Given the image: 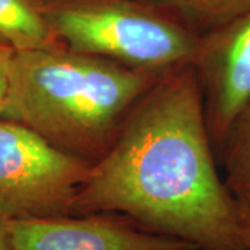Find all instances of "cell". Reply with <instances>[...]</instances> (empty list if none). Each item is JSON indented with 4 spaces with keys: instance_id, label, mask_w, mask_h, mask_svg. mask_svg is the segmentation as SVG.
<instances>
[{
    "instance_id": "3957f363",
    "label": "cell",
    "mask_w": 250,
    "mask_h": 250,
    "mask_svg": "<svg viewBox=\"0 0 250 250\" xmlns=\"http://www.w3.org/2000/svg\"><path fill=\"white\" fill-rule=\"evenodd\" d=\"M67 49L161 77L190 64L200 35L145 1L53 0L38 4Z\"/></svg>"
},
{
    "instance_id": "277c9868",
    "label": "cell",
    "mask_w": 250,
    "mask_h": 250,
    "mask_svg": "<svg viewBox=\"0 0 250 250\" xmlns=\"http://www.w3.org/2000/svg\"><path fill=\"white\" fill-rule=\"evenodd\" d=\"M90 167L27 126L0 118V217L14 221L71 215Z\"/></svg>"
},
{
    "instance_id": "7a4b0ae2",
    "label": "cell",
    "mask_w": 250,
    "mask_h": 250,
    "mask_svg": "<svg viewBox=\"0 0 250 250\" xmlns=\"http://www.w3.org/2000/svg\"><path fill=\"white\" fill-rule=\"evenodd\" d=\"M159 78L62 45L14 52L0 118L92 166Z\"/></svg>"
},
{
    "instance_id": "ba28073f",
    "label": "cell",
    "mask_w": 250,
    "mask_h": 250,
    "mask_svg": "<svg viewBox=\"0 0 250 250\" xmlns=\"http://www.w3.org/2000/svg\"><path fill=\"white\" fill-rule=\"evenodd\" d=\"M205 35L250 11V0H141Z\"/></svg>"
},
{
    "instance_id": "7c38bea8",
    "label": "cell",
    "mask_w": 250,
    "mask_h": 250,
    "mask_svg": "<svg viewBox=\"0 0 250 250\" xmlns=\"http://www.w3.org/2000/svg\"><path fill=\"white\" fill-rule=\"evenodd\" d=\"M243 213V221L246 228V239H248V249L250 250V200L249 202H239Z\"/></svg>"
},
{
    "instance_id": "8992f818",
    "label": "cell",
    "mask_w": 250,
    "mask_h": 250,
    "mask_svg": "<svg viewBox=\"0 0 250 250\" xmlns=\"http://www.w3.org/2000/svg\"><path fill=\"white\" fill-rule=\"evenodd\" d=\"M16 250H197L106 213L9 221Z\"/></svg>"
},
{
    "instance_id": "52a82bcc",
    "label": "cell",
    "mask_w": 250,
    "mask_h": 250,
    "mask_svg": "<svg viewBox=\"0 0 250 250\" xmlns=\"http://www.w3.org/2000/svg\"><path fill=\"white\" fill-rule=\"evenodd\" d=\"M0 43L14 52L62 45L34 0H0Z\"/></svg>"
},
{
    "instance_id": "30bf717a",
    "label": "cell",
    "mask_w": 250,
    "mask_h": 250,
    "mask_svg": "<svg viewBox=\"0 0 250 250\" xmlns=\"http://www.w3.org/2000/svg\"><path fill=\"white\" fill-rule=\"evenodd\" d=\"M13 56H14V50L11 47L0 43V113H1L3 103L6 99V93H7L10 67H11Z\"/></svg>"
},
{
    "instance_id": "6da1fadb",
    "label": "cell",
    "mask_w": 250,
    "mask_h": 250,
    "mask_svg": "<svg viewBox=\"0 0 250 250\" xmlns=\"http://www.w3.org/2000/svg\"><path fill=\"white\" fill-rule=\"evenodd\" d=\"M192 64L161 75L92 164L71 215L120 214L197 250H249L239 200L217 167Z\"/></svg>"
},
{
    "instance_id": "5b68a950",
    "label": "cell",
    "mask_w": 250,
    "mask_h": 250,
    "mask_svg": "<svg viewBox=\"0 0 250 250\" xmlns=\"http://www.w3.org/2000/svg\"><path fill=\"white\" fill-rule=\"evenodd\" d=\"M217 159L250 100V11L200 36L192 60Z\"/></svg>"
},
{
    "instance_id": "8fae6325",
    "label": "cell",
    "mask_w": 250,
    "mask_h": 250,
    "mask_svg": "<svg viewBox=\"0 0 250 250\" xmlns=\"http://www.w3.org/2000/svg\"><path fill=\"white\" fill-rule=\"evenodd\" d=\"M0 250H16L10 232L9 220L3 217H0Z\"/></svg>"
},
{
    "instance_id": "9c48e42d",
    "label": "cell",
    "mask_w": 250,
    "mask_h": 250,
    "mask_svg": "<svg viewBox=\"0 0 250 250\" xmlns=\"http://www.w3.org/2000/svg\"><path fill=\"white\" fill-rule=\"evenodd\" d=\"M218 163L224 181L239 202L250 200V100L235 118L225 138Z\"/></svg>"
}]
</instances>
